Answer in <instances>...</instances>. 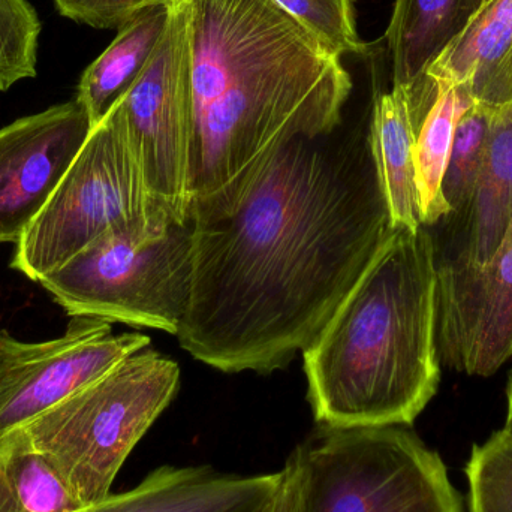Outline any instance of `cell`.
<instances>
[{"instance_id": "obj_14", "label": "cell", "mask_w": 512, "mask_h": 512, "mask_svg": "<svg viewBox=\"0 0 512 512\" xmlns=\"http://www.w3.org/2000/svg\"><path fill=\"white\" fill-rule=\"evenodd\" d=\"M427 74L463 87L474 102L493 108L510 104L512 0H489Z\"/></svg>"}, {"instance_id": "obj_13", "label": "cell", "mask_w": 512, "mask_h": 512, "mask_svg": "<svg viewBox=\"0 0 512 512\" xmlns=\"http://www.w3.org/2000/svg\"><path fill=\"white\" fill-rule=\"evenodd\" d=\"M279 472L231 475L210 466H164L140 486L77 512H246L270 495Z\"/></svg>"}, {"instance_id": "obj_22", "label": "cell", "mask_w": 512, "mask_h": 512, "mask_svg": "<svg viewBox=\"0 0 512 512\" xmlns=\"http://www.w3.org/2000/svg\"><path fill=\"white\" fill-rule=\"evenodd\" d=\"M301 26L306 27L331 53L363 54L366 44L358 36L355 0H274Z\"/></svg>"}, {"instance_id": "obj_5", "label": "cell", "mask_w": 512, "mask_h": 512, "mask_svg": "<svg viewBox=\"0 0 512 512\" xmlns=\"http://www.w3.org/2000/svg\"><path fill=\"white\" fill-rule=\"evenodd\" d=\"M192 274L189 221L108 231L38 283L69 316L177 336L191 298Z\"/></svg>"}, {"instance_id": "obj_26", "label": "cell", "mask_w": 512, "mask_h": 512, "mask_svg": "<svg viewBox=\"0 0 512 512\" xmlns=\"http://www.w3.org/2000/svg\"><path fill=\"white\" fill-rule=\"evenodd\" d=\"M487 2H489V0H487Z\"/></svg>"}, {"instance_id": "obj_23", "label": "cell", "mask_w": 512, "mask_h": 512, "mask_svg": "<svg viewBox=\"0 0 512 512\" xmlns=\"http://www.w3.org/2000/svg\"><path fill=\"white\" fill-rule=\"evenodd\" d=\"M63 17L95 29L119 30L152 0H53Z\"/></svg>"}, {"instance_id": "obj_8", "label": "cell", "mask_w": 512, "mask_h": 512, "mask_svg": "<svg viewBox=\"0 0 512 512\" xmlns=\"http://www.w3.org/2000/svg\"><path fill=\"white\" fill-rule=\"evenodd\" d=\"M164 2L170 9L164 35L116 104L156 203L174 224H186L195 138L191 36L185 3Z\"/></svg>"}, {"instance_id": "obj_6", "label": "cell", "mask_w": 512, "mask_h": 512, "mask_svg": "<svg viewBox=\"0 0 512 512\" xmlns=\"http://www.w3.org/2000/svg\"><path fill=\"white\" fill-rule=\"evenodd\" d=\"M170 224L150 192L114 104L18 240L9 265L38 283L108 231Z\"/></svg>"}, {"instance_id": "obj_16", "label": "cell", "mask_w": 512, "mask_h": 512, "mask_svg": "<svg viewBox=\"0 0 512 512\" xmlns=\"http://www.w3.org/2000/svg\"><path fill=\"white\" fill-rule=\"evenodd\" d=\"M487 0H396L385 39L393 86L420 80L463 35Z\"/></svg>"}, {"instance_id": "obj_2", "label": "cell", "mask_w": 512, "mask_h": 512, "mask_svg": "<svg viewBox=\"0 0 512 512\" xmlns=\"http://www.w3.org/2000/svg\"><path fill=\"white\" fill-rule=\"evenodd\" d=\"M195 138L191 215L230 212L268 156L342 125L352 90L331 53L274 0H182Z\"/></svg>"}, {"instance_id": "obj_1", "label": "cell", "mask_w": 512, "mask_h": 512, "mask_svg": "<svg viewBox=\"0 0 512 512\" xmlns=\"http://www.w3.org/2000/svg\"><path fill=\"white\" fill-rule=\"evenodd\" d=\"M334 132L283 144L230 212L189 219L194 274L177 337L195 360L285 369L393 230L369 140L333 144Z\"/></svg>"}, {"instance_id": "obj_4", "label": "cell", "mask_w": 512, "mask_h": 512, "mask_svg": "<svg viewBox=\"0 0 512 512\" xmlns=\"http://www.w3.org/2000/svg\"><path fill=\"white\" fill-rule=\"evenodd\" d=\"M179 387V364L144 348L0 444L38 454L83 507H92L111 495L129 454L173 402Z\"/></svg>"}, {"instance_id": "obj_3", "label": "cell", "mask_w": 512, "mask_h": 512, "mask_svg": "<svg viewBox=\"0 0 512 512\" xmlns=\"http://www.w3.org/2000/svg\"><path fill=\"white\" fill-rule=\"evenodd\" d=\"M303 358L307 399L322 427L417 420L441 381L426 228L390 231Z\"/></svg>"}, {"instance_id": "obj_12", "label": "cell", "mask_w": 512, "mask_h": 512, "mask_svg": "<svg viewBox=\"0 0 512 512\" xmlns=\"http://www.w3.org/2000/svg\"><path fill=\"white\" fill-rule=\"evenodd\" d=\"M512 221V101L496 110L480 171L465 203L426 228L436 273L486 265Z\"/></svg>"}, {"instance_id": "obj_24", "label": "cell", "mask_w": 512, "mask_h": 512, "mask_svg": "<svg viewBox=\"0 0 512 512\" xmlns=\"http://www.w3.org/2000/svg\"><path fill=\"white\" fill-rule=\"evenodd\" d=\"M279 474V483L273 492L246 512H298L300 466L295 453L289 456Z\"/></svg>"}, {"instance_id": "obj_9", "label": "cell", "mask_w": 512, "mask_h": 512, "mask_svg": "<svg viewBox=\"0 0 512 512\" xmlns=\"http://www.w3.org/2000/svg\"><path fill=\"white\" fill-rule=\"evenodd\" d=\"M111 325L71 316L62 336L42 342H24L0 330V442L129 355L149 348L146 334H114Z\"/></svg>"}, {"instance_id": "obj_17", "label": "cell", "mask_w": 512, "mask_h": 512, "mask_svg": "<svg viewBox=\"0 0 512 512\" xmlns=\"http://www.w3.org/2000/svg\"><path fill=\"white\" fill-rule=\"evenodd\" d=\"M167 2L156 0L126 21L110 47L87 66L77 89V101L98 125L143 72L155 53L168 21Z\"/></svg>"}, {"instance_id": "obj_10", "label": "cell", "mask_w": 512, "mask_h": 512, "mask_svg": "<svg viewBox=\"0 0 512 512\" xmlns=\"http://www.w3.org/2000/svg\"><path fill=\"white\" fill-rule=\"evenodd\" d=\"M436 348L444 366L484 378L512 357V221L486 265L436 273Z\"/></svg>"}, {"instance_id": "obj_20", "label": "cell", "mask_w": 512, "mask_h": 512, "mask_svg": "<svg viewBox=\"0 0 512 512\" xmlns=\"http://www.w3.org/2000/svg\"><path fill=\"white\" fill-rule=\"evenodd\" d=\"M471 512H512V433L502 429L469 459Z\"/></svg>"}, {"instance_id": "obj_25", "label": "cell", "mask_w": 512, "mask_h": 512, "mask_svg": "<svg viewBox=\"0 0 512 512\" xmlns=\"http://www.w3.org/2000/svg\"><path fill=\"white\" fill-rule=\"evenodd\" d=\"M507 406V423H505L504 429L512 433V370L507 385Z\"/></svg>"}, {"instance_id": "obj_7", "label": "cell", "mask_w": 512, "mask_h": 512, "mask_svg": "<svg viewBox=\"0 0 512 512\" xmlns=\"http://www.w3.org/2000/svg\"><path fill=\"white\" fill-rule=\"evenodd\" d=\"M294 453L298 512H463L441 457L403 427H322Z\"/></svg>"}, {"instance_id": "obj_18", "label": "cell", "mask_w": 512, "mask_h": 512, "mask_svg": "<svg viewBox=\"0 0 512 512\" xmlns=\"http://www.w3.org/2000/svg\"><path fill=\"white\" fill-rule=\"evenodd\" d=\"M438 84V96L418 126L415 138V170L423 227L436 224L448 213V206L442 198V180L447 170L457 120L469 105L474 104L463 87L442 81H438Z\"/></svg>"}, {"instance_id": "obj_19", "label": "cell", "mask_w": 512, "mask_h": 512, "mask_svg": "<svg viewBox=\"0 0 512 512\" xmlns=\"http://www.w3.org/2000/svg\"><path fill=\"white\" fill-rule=\"evenodd\" d=\"M496 110L498 108L474 102L457 120L450 158L442 180V198L448 212L459 209L471 192L486 153Z\"/></svg>"}, {"instance_id": "obj_15", "label": "cell", "mask_w": 512, "mask_h": 512, "mask_svg": "<svg viewBox=\"0 0 512 512\" xmlns=\"http://www.w3.org/2000/svg\"><path fill=\"white\" fill-rule=\"evenodd\" d=\"M415 138L417 129L406 87L391 86L388 92L375 95L367 140L393 230L415 231L423 227Z\"/></svg>"}, {"instance_id": "obj_11", "label": "cell", "mask_w": 512, "mask_h": 512, "mask_svg": "<svg viewBox=\"0 0 512 512\" xmlns=\"http://www.w3.org/2000/svg\"><path fill=\"white\" fill-rule=\"evenodd\" d=\"M92 129L77 99L0 128V245H17Z\"/></svg>"}, {"instance_id": "obj_21", "label": "cell", "mask_w": 512, "mask_h": 512, "mask_svg": "<svg viewBox=\"0 0 512 512\" xmlns=\"http://www.w3.org/2000/svg\"><path fill=\"white\" fill-rule=\"evenodd\" d=\"M41 29L38 12L27 0H0V92L38 74Z\"/></svg>"}]
</instances>
